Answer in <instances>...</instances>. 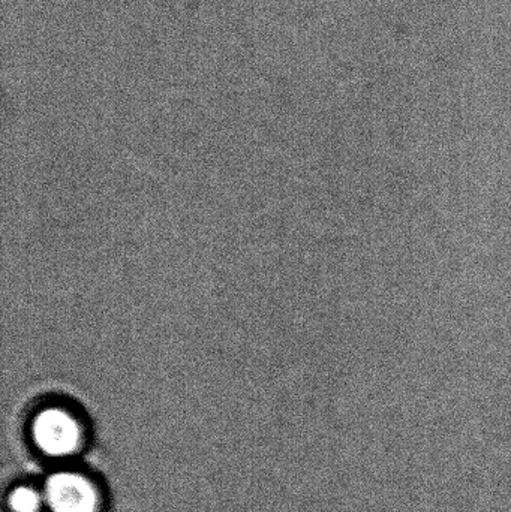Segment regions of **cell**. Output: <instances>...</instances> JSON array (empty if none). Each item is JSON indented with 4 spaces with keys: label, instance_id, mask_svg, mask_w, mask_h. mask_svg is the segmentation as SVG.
Returning <instances> with one entry per match:
<instances>
[{
    "label": "cell",
    "instance_id": "cell-2",
    "mask_svg": "<svg viewBox=\"0 0 511 512\" xmlns=\"http://www.w3.org/2000/svg\"><path fill=\"white\" fill-rule=\"evenodd\" d=\"M44 501L51 512H96L98 508V495L92 484L72 472H59L48 478Z\"/></svg>",
    "mask_w": 511,
    "mask_h": 512
},
{
    "label": "cell",
    "instance_id": "cell-1",
    "mask_svg": "<svg viewBox=\"0 0 511 512\" xmlns=\"http://www.w3.org/2000/svg\"><path fill=\"white\" fill-rule=\"evenodd\" d=\"M33 439L48 456L65 457L77 451L81 430L77 421L62 409H47L33 423Z\"/></svg>",
    "mask_w": 511,
    "mask_h": 512
},
{
    "label": "cell",
    "instance_id": "cell-3",
    "mask_svg": "<svg viewBox=\"0 0 511 512\" xmlns=\"http://www.w3.org/2000/svg\"><path fill=\"white\" fill-rule=\"evenodd\" d=\"M44 496L29 487H18L9 496V507L14 512H38Z\"/></svg>",
    "mask_w": 511,
    "mask_h": 512
}]
</instances>
